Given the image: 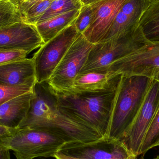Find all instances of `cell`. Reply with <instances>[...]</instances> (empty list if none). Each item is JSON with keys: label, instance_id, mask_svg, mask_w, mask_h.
I'll list each match as a JSON object with an SVG mask.
<instances>
[{"label": "cell", "instance_id": "obj_5", "mask_svg": "<svg viewBox=\"0 0 159 159\" xmlns=\"http://www.w3.org/2000/svg\"><path fill=\"white\" fill-rule=\"evenodd\" d=\"M149 42L138 27L132 32L123 37L93 44L79 74L107 72L108 68L114 61Z\"/></svg>", "mask_w": 159, "mask_h": 159}, {"label": "cell", "instance_id": "obj_17", "mask_svg": "<svg viewBox=\"0 0 159 159\" xmlns=\"http://www.w3.org/2000/svg\"><path fill=\"white\" fill-rule=\"evenodd\" d=\"M145 38L150 42H159V0H150L138 21Z\"/></svg>", "mask_w": 159, "mask_h": 159}, {"label": "cell", "instance_id": "obj_8", "mask_svg": "<svg viewBox=\"0 0 159 159\" xmlns=\"http://www.w3.org/2000/svg\"><path fill=\"white\" fill-rule=\"evenodd\" d=\"M159 69V42H150L114 61L107 71L115 75H140L153 79Z\"/></svg>", "mask_w": 159, "mask_h": 159}, {"label": "cell", "instance_id": "obj_22", "mask_svg": "<svg viewBox=\"0 0 159 159\" xmlns=\"http://www.w3.org/2000/svg\"><path fill=\"white\" fill-rule=\"evenodd\" d=\"M54 0H38L22 13L24 21L35 25Z\"/></svg>", "mask_w": 159, "mask_h": 159}, {"label": "cell", "instance_id": "obj_26", "mask_svg": "<svg viewBox=\"0 0 159 159\" xmlns=\"http://www.w3.org/2000/svg\"><path fill=\"white\" fill-rule=\"evenodd\" d=\"M30 53L22 50H0V65L27 58Z\"/></svg>", "mask_w": 159, "mask_h": 159}, {"label": "cell", "instance_id": "obj_7", "mask_svg": "<svg viewBox=\"0 0 159 159\" xmlns=\"http://www.w3.org/2000/svg\"><path fill=\"white\" fill-rule=\"evenodd\" d=\"M78 33L74 24L39 48L33 57L37 82L50 78Z\"/></svg>", "mask_w": 159, "mask_h": 159}, {"label": "cell", "instance_id": "obj_13", "mask_svg": "<svg viewBox=\"0 0 159 159\" xmlns=\"http://www.w3.org/2000/svg\"><path fill=\"white\" fill-rule=\"evenodd\" d=\"M37 82L33 58L0 65V84L8 86L32 84Z\"/></svg>", "mask_w": 159, "mask_h": 159}, {"label": "cell", "instance_id": "obj_3", "mask_svg": "<svg viewBox=\"0 0 159 159\" xmlns=\"http://www.w3.org/2000/svg\"><path fill=\"white\" fill-rule=\"evenodd\" d=\"M153 79L122 76L117 89L106 137L121 140L136 118Z\"/></svg>", "mask_w": 159, "mask_h": 159}, {"label": "cell", "instance_id": "obj_30", "mask_svg": "<svg viewBox=\"0 0 159 159\" xmlns=\"http://www.w3.org/2000/svg\"><path fill=\"white\" fill-rule=\"evenodd\" d=\"M53 157L56 159H76L70 157H66V156H63L58 153H57L54 155ZM133 159H139L138 158V157H134Z\"/></svg>", "mask_w": 159, "mask_h": 159}, {"label": "cell", "instance_id": "obj_29", "mask_svg": "<svg viewBox=\"0 0 159 159\" xmlns=\"http://www.w3.org/2000/svg\"><path fill=\"white\" fill-rule=\"evenodd\" d=\"M9 151L7 148L0 144V159H11Z\"/></svg>", "mask_w": 159, "mask_h": 159}, {"label": "cell", "instance_id": "obj_4", "mask_svg": "<svg viewBox=\"0 0 159 159\" xmlns=\"http://www.w3.org/2000/svg\"><path fill=\"white\" fill-rule=\"evenodd\" d=\"M0 144L12 150L16 159H34L53 157L66 143L50 131L36 128L20 129L11 137L1 139Z\"/></svg>", "mask_w": 159, "mask_h": 159}, {"label": "cell", "instance_id": "obj_16", "mask_svg": "<svg viewBox=\"0 0 159 159\" xmlns=\"http://www.w3.org/2000/svg\"><path fill=\"white\" fill-rule=\"evenodd\" d=\"M80 9L58 15L35 25L44 43H47L75 23Z\"/></svg>", "mask_w": 159, "mask_h": 159}, {"label": "cell", "instance_id": "obj_12", "mask_svg": "<svg viewBox=\"0 0 159 159\" xmlns=\"http://www.w3.org/2000/svg\"><path fill=\"white\" fill-rule=\"evenodd\" d=\"M128 0H94L90 3L94 17L90 26L82 33L93 44L103 42L107 36L121 7Z\"/></svg>", "mask_w": 159, "mask_h": 159}, {"label": "cell", "instance_id": "obj_28", "mask_svg": "<svg viewBox=\"0 0 159 159\" xmlns=\"http://www.w3.org/2000/svg\"><path fill=\"white\" fill-rule=\"evenodd\" d=\"M38 0H20L17 4L18 7L21 13L25 12L29 7Z\"/></svg>", "mask_w": 159, "mask_h": 159}, {"label": "cell", "instance_id": "obj_23", "mask_svg": "<svg viewBox=\"0 0 159 159\" xmlns=\"http://www.w3.org/2000/svg\"><path fill=\"white\" fill-rule=\"evenodd\" d=\"M34 85L8 86L0 84V105L18 95L33 91Z\"/></svg>", "mask_w": 159, "mask_h": 159}, {"label": "cell", "instance_id": "obj_31", "mask_svg": "<svg viewBox=\"0 0 159 159\" xmlns=\"http://www.w3.org/2000/svg\"><path fill=\"white\" fill-rule=\"evenodd\" d=\"M153 79L159 82V69L155 72L153 77Z\"/></svg>", "mask_w": 159, "mask_h": 159}, {"label": "cell", "instance_id": "obj_1", "mask_svg": "<svg viewBox=\"0 0 159 159\" xmlns=\"http://www.w3.org/2000/svg\"><path fill=\"white\" fill-rule=\"evenodd\" d=\"M33 93L28 114L19 129H46L60 136L66 144L89 143L103 137L92 127L62 111L47 81L36 82Z\"/></svg>", "mask_w": 159, "mask_h": 159}, {"label": "cell", "instance_id": "obj_36", "mask_svg": "<svg viewBox=\"0 0 159 159\" xmlns=\"http://www.w3.org/2000/svg\"><path fill=\"white\" fill-rule=\"evenodd\" d=\"M157 146H159V142L158 143Z\"/></svg>", "mask_w": 159, "mask_h": 159}, {"label": "cell", "instance_id": "obj_25", "mask_svg": "<svg viewBox=\"0 0 159 159\" xmlns=\"http://www.w3.org/2000/svg\"><path fill=\"white\" fill-rule=\"evenodd\" d=\"M150 0H128L123 4L120 11L125 15L139 21L142 13Z\"/></svg>", "mask_w": 159, "mask_h": 159}, {"label": "cell", "instance_id": "obj_20", "mask_svg": "<svg viewBox=\"0 0 159 159\" xmlns=\"http://www.w3.org/2000/svg\"><path fill=\"white\" fill-rule=\"evenodd\" d=\"M22 21L23 15L17 5L10 0H0V28Z\"/></svg>", "mask_w": 159, "mask_h": 159}, {"label": "cell", "instance_id": "obj_27", "mask_svg": "<svg viewBox=\"0 0 159 159\" xmlns=\"http://www.w3.org/2000/svg\"><path fill=\"white\" fill-rule=\"evenodd\" d=\"M19 129H9L0 125V140L8 138L16 134Z\"/></svg>", "mask_w": 159, "mask_h": 159}, {"label": "cell", "instance_id": "obj_19", "mask_svg": "<svg viewBox=\"0 0 159 159\" xmlns=\"http://www.w3.org/2000/svg\"><path fill=\"white\" fill-rule=\"evenodd\" d=\"M83 5L81 0H54L37 24L71 10L80 9Z\"/></svg>", "mask_w": 159, "mask_h": 159}, {"label": "cell", "instance_id": "obj_35", "mask_svg": "<svg viewBox=\"0 0 159 159\" xmlns=\"http://www.w3.org/2000/svg\"><path fill=\"white\" fill-rule=\"evenodd\" d=\"M85 1H86V0H81V2H82V3H83V4H84V2H85Z\"/></svg>", "mask_w": 159, "mask_h": 159}, {"label": "cell", "instance_id": "obj_10", "mask_svg": "<svg viewBox=\"0 0 159 159\" xmlns=\"http://www.w3.org/2000/svg\"><path fill=\"white\" fill-rule=\"evenodd\" d=\"M159 107V82L153 80L136 118L120 140L136 157L140 156L144 138Z\"/></svg>", "mask_w": 159, "mask_h": 159}, {"label": "cell", "instance_id": "obj_6", "mask_svg": "<svg viewBox=\"0 0 159 159\" xmlns=\"http://www.w3.org/2000/svg\"><path fill=\"white\" fill-rule=\"evenodd\" d=\"M93 44L78 33L71 46L47 81L55 92H70Z\"/></svg>", "mask_w": 159, "mask_h": 159}, {"label": "cell", "instance_id": "obj_24", "mask_svg": "<svg viewBox=\"0 0 159 159\" xmlns=\"http://www.w3.org/2000/svg\"><path fill=\"white\" fill-rule=\"evenodd\" d=\"M94 17V11L91 5H83L80 8L79 16L74 24L78 32L83 33L90 26Z\"/></svg>", "mask_w": 159, "mask_h": 159}, {"label": "cell", "instance_id": "obj_15", "mask_svg": "<svg viewBox=\"0 0 159 159\" xmlns=\"http://www.w3.org/2000/svg\"><path fill=\"white\" fill-rule=\"evenodd\" d=\"M34 96L33 91L18 95L0 105V125L19 129L25 119Z\"/></svg>", "mask_w": 159, "mask_h": 159}, {"label": "cell", "instance_id": "obj_2", "mask_svg": "<svg viewBox=\"0 0 159 159\" xmlns=\"http://www.w3.org/2000/svg\"><path fill=\"white\" fill-rule=\"evenodd\" d=\"M117 89L94 92L53 91L62 111L92 127L104 137L109 129Z\"/></svg>", "mask_w": 159, "mask_h": 159}, {"label": "cell", "instance_id": "obj_18", "mask_svg": "<svg viewBox=\"0 0 159 159\" xmlns=\"http://www.w3.org/2000/svg\"><path fill=\"white\" fill-rule=\"evenodd\" d=\"M138 27V20L125 15L120 10L116 16L107 36L102 42L123 37L132 32Z\"/></svg>", "mask_w": 159, "mask_h": 159}, {"label": "cell", "instance_id": "obj_11", "mask_svg": "<svg viewBox=\"0 0 159 159\" xmlns=\"http://www.w3.org/2000/svg\"><path fill=\"white\" fill-rule=\"evenodd\" d=\"M44 43L35 25L22 21L0 28V50L30 53Z\"/></svg>", "mask_w": 159, "mask_h": 159}, {"label": "cell", "instance_id": "obj_9", "mask_svg": "<svg viewBox=\"0 0 159 159\" xmlns=\"http://www.w3.org/2000/svg\"><path fill=\"white\" fill-rule=\"evenodd\" d=\"M57 153L76 159H133L136 157L120 140L107 137L87 143L65 144Z\"/></svg>", "mask_w": 159, "mask_h": 159}, {"label": "cell", "instance_id": "obj_33", "mask_svg": "<svg viewBox=\"0 0 159 159\" xmlns=\"http://www.w3.org/2000/svg\"><path fill=\"white\" fill-rule=\"evenodd\" d=\"M94 1V0H86V1H85V2H84L83 5L87 4L90 3L92 2H93V1Z\"/></svg>", "mask_w": 159, "mask_h": 159}, {"label": "cell", "instance_id": "obj_21", "mask_svg": "<svg viewBox=\"0 0 159 159\" xmlns=\"http://www.w3.org/2000/svg\"><path fill=\"white\" fill-rule=\"evenodd\" d=\"M159 142V107L146 134L141 147L140 155H144L151 148L157 146Z\"/></svg>", "mask_w": 159, "mask_h": 159}, {"label": "cell", "instance_id": "obj_14", "mask_svg": "<svg viewBox=\"0 0 159 159\" xmlns=\"http://www.w3.org/2000/svg\"><path fill=\"white\" fill-rule=\"evenodd\" d=\"M121 77V75H115L109 72L79 74L75 79L72 89L70 92H94L115 90L117 88Z\"/></svg>", "mask_w": 159, "mask_h": 159}, {"label": "cell", "instance_id": "obj_34", "mask_svg": "<svg viewBox=\"0 0 159 159\" xmlns=\"http://www.w3.org/2000/svg\"><path fill=\"white\" fill-rule=\"evenodd\" d=\"M154 159H159V156H157V157Z\"/></svg>", "mask_w": 159, "mask_h": 159}, {"label": "cell", "instance_id": "obj_32", "mask_svg": "<svg viewBox=\"0 0 159 159\" xmlns=\"http://www.w3.org/2000/svg\"><path fill=\"white\" fill-rule=\"evenodd\" d=\"M10 1H11L12 2L14 3H15V4L17 5L18 4V3L19 2L20 0H10Z\"/></svg>", "mask_w": 159, "mask_h": 159}]
</instances>
